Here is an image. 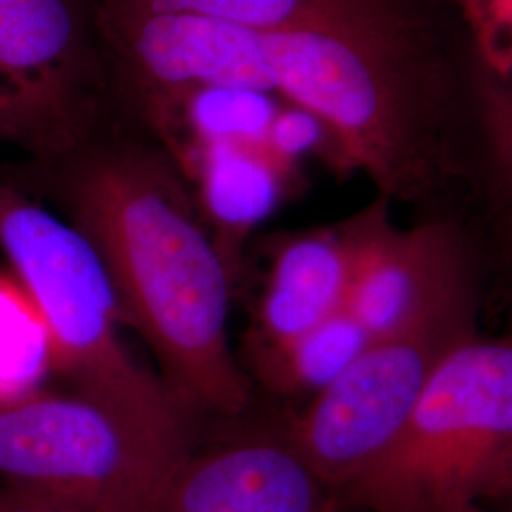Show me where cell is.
<instances>
[{
  "instance_id": "ac0fdd59",
  "label": "cell",
  "mask_w": 512,
  "mask_h": 512,
  "mask_svg": "<svg viewBox=\"0 0 512 512\" xmlns=\"http://www.w3.org/2000/svg\"><path fill=\"white\" fill-rule=\"evenodd\" d=\"M0 512H82L40 495L19 492L0 484Z\"/></svg>"
},
{
  "instance_id": "5b68a950",
  "label": "cell",
  "mask_w": 512,
  "mask_h": 512,
  "mask_svg": "<svg viewBox=\"0 0 512 512\" xmlns=\"http://www.w3.org/2000/svg\"><path fill=\"white\" fill-rule=\"evenodd\" d=\"M194 448L80 391L0 401V484L82 512H154Z\"/></svg>"
},
{
  "instance_id": "3957f363",
  "label": "cell",
  "mask_w": 512,
  "mask_h": 512,
  "mask_svg": "<svg viewBox=\"0 0 512 512\" xmlns=\"http://www.w3.org/2000/svg\"><path fill=\"white\" fill-rule=\"evenodd\" d=\"M0 251L48 330L69 389L110 404L152 431L192 444L190 410L135 361L109 272L88 238L42 200L0 179Z\"/></svg>"
},
{
  "instance_id": "6da1fadb",
  "label": "cell",
  "mask_w": 512,
  "mask_h": 512,
  "mask_svg": "<svg viewBox=\"0 0 512 512\" xmlns=\"http://www.w3.org/2000/svg\"><path fill=\"white\" fill-rule=\"evenodd\" d=\"M99 29L133 107L196 84L279 95L323 122L332 169L363 171L389 202L433 196L450 169L418 21L262 31L101 0Z\"/></svg>"
},
{
  "instance_id": "e0dca14e",
  "label": "cell",
  "mask_w": 512,
  "mask_h": 512,
  "mask_svg": "<svg viewBox=\"0 0 512 512\" xmlns=\"http://www.w3.org/2000/svg\"><path fill=\"white\" fill-rule=\"evenodd\" d=\"M0 143H16L31 158H42L52 152L50 139L37 118L4 86H0Z\"/></svg>"
},
{
  "instance_id": "d6986e66",
  "label": "cell",
  "mask_w": 512,
  "mask_h": 512,
  "mask_svg": "<svg viewBox=\"0 0 512 512\" xmlns=\"http://www.w3.org/2000/svg\"><path fill=\"white\" fill-rule=\"evenodd\" d=\"M512 260V253L511 255ZM509 321H511V330H509V334L512 336V266L511 272H509ZM512 495V458L509 461V465H507V469H505V473H503V478H501V482H499V488H497V492H495L494 499L497 497H511Z\"/></svg>"
},
{
  "instance_id": "4fadbf2b",
  "label": "cell",
  "mask_w": 512,
  "mask_h": 512,
  "mask_svg": "<svg viewBox=\"0 0 512 512\" xmlns=\"http://www.w3.org/2000/svg\"><path fill=\"white\" fill-rule=\"evenodd\" d=\"M370 336L340 311L287 346L256 355L264 382L279 393H319L368 348Z\"/></svg>"
},
{
  "instance_id": "8fae6325",
  "label": "cell",
  "mask_w": 512,
  "mask_h": 512,
  "mask_svg": "<svg viewBox=\"0 0 512 512\" xmlns=\"http://www.w3.org/2000/svg\"><path fill=\"white\" fill-rule=\"evenodd\" d=\"M175 164L236 275L245 239L283 202L296 167L279 160L266 143L205 145Z\"/></svg>"
},
{
  "instance_id": "ba28073f",
  "label": "cell",
  "mask_w": 512,
  "mask_h": 512,
  "mask_svg": "<svg viewBox=\"0 0 512 512\" xmlns=\"http://www.w3.org/2000/svg\"><path fill=\"white\" fill-rule=\"evenodd\" d=\"M344 222L351 241L346 311L370 340L478 298L473 255L456 222L425 220L399 228L384 196Z\"/></svg>"
},
{
  "instance_id": "277c9868",
  "label": "cell",
  "mask_w": 512,
  "mask_h": 512,
  "mask_svg": "<svg viewBox=\"0 0 512 512\" xmlns=\"http://www.w3.org/2000/svg\"><path fill=\"white\" fill-rule=\"evenodd\" d=\"M512 458V336L459 346L378 461L340 495L366 512H459L494 499Z\"/></svg>"
},
{
  "instance_id": "7a4b0ae2",
  "label": "cell",
  "mask_w": 512,
  "mask_h": 512,
  "mask_svg": "<svg viewBox=\"0 0 512 512\" xmlns=\"http://www.w3.org/2000/svg\"><path fill=\"white\" fill-rule=\"evenodd\" d=\"M0 179L52 200L88 238L126 325L190 412H245L249 384L228 344L234 272L162 145L99 139L93 129L54 156L0 165Z\"/></svg>"
},
{
  "instance_id": "9c48e42d",
  "label": "cell",
  "mask_w": 512,
  "mask_h": 512,
  "mask_svg": "<svg viewBox=\"0 0 512 512\" xmlns=\"http://www.w3.org/2000/svg\"><path fill=\"white\" fill-rule=\"evenodd\" d=\"M154 512H346L298 454L289 429L192 448Z\"/></svg>"
},
{
  "instance_id": "8992f818",
  "label": "cell",
  "mask_w": 512,
  "mask_h": 512,
  "mask_svg": "<svg viewBox=\"0 0 512 512\" xmlns=\"http://www.w3.org/2000/svg\"><path fill=\"white\" fill-rule=\"evenodd\" d=\"M476 310L471 298L372 340L287 427L298 454L338 499L397 439L440 365L478 336Z\"/></svg>"
},
{
  "instance_id": "9a60e30c",
  "label": "cell",
  "mask_w": 512,
  "mask_h": 512,
  "mask_svg": "<svg viewBox=\"0 0 512 512\" xmlns=\"http://www.w3.org/2000/svg\"><path fill=\"white\" fill-rule=\"evenodd\" d=\"M482 147L495 232L512 253V86L482 88Z\"/></svg>"
},
{
  "instance_id": "5bb4252c",
  "label": "cell",
  "mask_w": 512,
  "mask_h": 512,
  "mask_svg": "<svg viewBox=\"0 0 512 512\" xmlns=\"http://www.w3.org/2000/svg\"><path fill=\"white\" fill-rule=\"evenodd\" d=\"M54 348L37 308L14 277L0 275V401L44 389Z\"/></svg>"
},
{
  "instance_id": "30bf717a",
  "label": "cell",
  "mask_w": 512,
  "mask_h": 512,
  "mask_svg": "<svg viewBox=\"0 0 512 512\" xmlns=\"http://www.w3.org/2000/svg\"><path fill=\"white\" fill-rule=\"evenodd\" d=\"M351 241L346 222L275 243L256 315V355L291 344L346 310Z\"/></svg>"
},
{
  "instance_id": "7c38bea8",
  "label": "cell",
  "mask_w": 512,
  "mask_h": 512,
  "mask_svg": "<svg viewBox=\"0 0 512 512\" xmlns=\"http://www.w3.org/2000/svg\"><path fill=\"white\" fill-rule=\"evenodd\" d=\"M158 14L215 19L262 31L418 21L406 0H112Z\"/></svg>"
},
{
  "instance_id": "2e32d148",
  "label": "cell",
  "mask_w": 512,
  "mask_h": 512,
  "mask_svg": "<svg viewBox=\"0 0 512 512\" xmlns=\"http://www.w3.org/2000/svg\"><path fill=\"white\" fill-rule=\"evenodd\" d=\"M266 147L285 164L298 165L306 154H317L332 167V141L323 122L308 110L281 105L266 137Z\"/></svg>"
},
{
  "instance_id": "ffe728a7",
  "label": "cell",
  "mask_w": 512,
  "mask_h": 512,
  "mask_svg": "<svg viewBox=\"0 0 512 512\" xmlns=\"http://www.w3.org/2000/svg\"><path fill=\"white\" fill-rule=\"evenodd\" d=\"M459 512H509V511H495L492 509L488 503H476V505H471V507H467V509H463V511Z\"/></svg>"
},
{
  "instance_id": "52a82bcc",
  "label": "cell",
  "mask_w": 512,
  "mask_h": 512,
  "mask_svg": "<svg viewBox=\"0 0 512 512\" xmlns=\"http://www.w3.org/2000/svg\"><path fill=\"white\" fill-rule=\"evenodd\" d=\"M99 8L101 0H0V86L46 131L48 156L97 128L110 74Z\"/></svg>"
}]
</instances>
